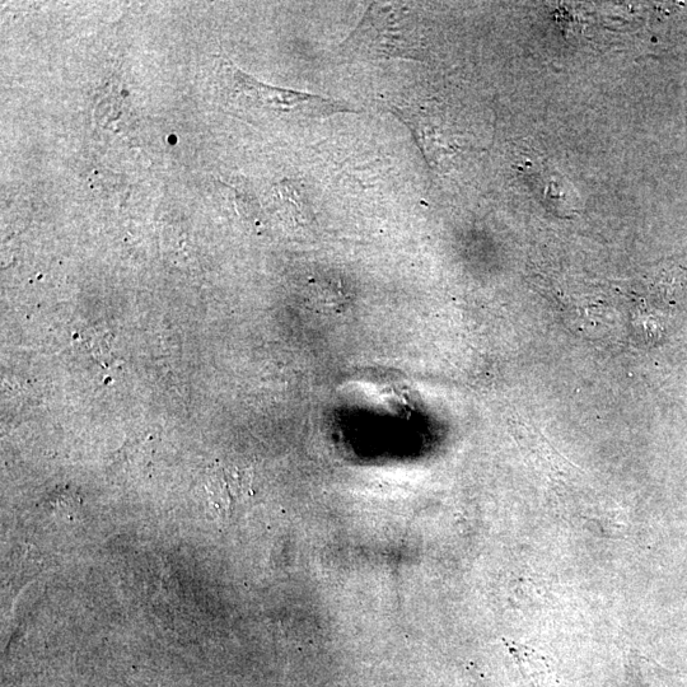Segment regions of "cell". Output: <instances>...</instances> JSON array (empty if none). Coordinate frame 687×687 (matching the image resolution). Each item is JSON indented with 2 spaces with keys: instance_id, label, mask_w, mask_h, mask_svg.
Listing matches in <instances>:
<instances>
[{
  "instance_id": "obj_1",
  "label": "cell",
  "mask_w": 687,
  "mask_h": 687,
  "mask_svg": "<svg viewBox=\"0 0 687 687\" xmlns=\"http://www.w3.org/2000/svg\"><path fill=\"white\" fill-rule=\"evenodd\" d=\"M218 77L224 102L238 115L305 128L334 115L358 112L333 98L268 86L226 60L219 63Z\"/></svg>"
},
{
  "instance_id": "obj_2",
  "label": "cell",
  "mask_w": 687,
  "mask_h": 687,
  "mask_svg": "<svg viewBox=\"0 0 687 687\" xmlns=\"http://www.w3.org/2000/svg\"><path fill=\"white\" fill-rule=\"evenodd\" d=\"M422 46L413 12L395 4H373L339 51L350 60L417 59Z\"/></svg>"
},
{
  "instance_id": "obj_3",
  "label": "cell",
  "mask_w": 687,
  "mask_h": 687,
  "mask_svg": "<svg viewBox=\"0 0 687 687\" xmlns=\"http://www.w3.org/2000/svg\"><path fill=\"white\" fill-rule=\"evenodd\" d=\"M82 343L87 352L96 359L101 366L109 367L115 361L112 350V335L105 330L90 329L82 334Z\"/></svg>"
}]
</instances>
